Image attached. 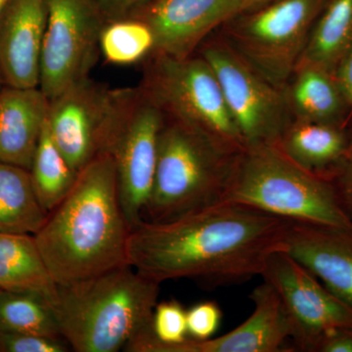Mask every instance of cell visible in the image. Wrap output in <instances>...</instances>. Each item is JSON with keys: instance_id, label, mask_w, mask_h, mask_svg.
Instances as JSON below:
<instances>
[{"instance_id": "2e32d148", "label": "cell", "mask_w": 352, "mask_h": 352, "mask_svg": "<svg viewBox=\"0 0 352 352\" xmlns=\"http://www.w3.org/2000/svg\"><path fill=\"white\" fill-rule=\"evenodd\" d=\"M285 251L352 307V230L292 222Z\"/></svg>"}, {"instance_id": "f1b7e54d", "label": "cell", "mask_w": 352, "mask_h": 352, "mask_svg": "<svg viewBox=\"0 0 352 352\" xmlns=\"http://www.w3.org/2000/svg\"><path fill=\"white\" fill-rule=\"evenodd\" d=\"M106 23L129 18L151 0H91Z\"/></svg>"}, {"instance_id": "7c38bea8", "label": "cell", "mask_w": 352, "mask_h": 352, "mask_svg": "<svg viewBox=\"0 0 352 352\" xmlns=\"http://www.w3.org/2000/svg\"><path fill=\"white\" fill-rule=\"evenodd\" d=\"M124 94L88 78L50 101L48 129L76 173L107 151Z\"/></svg>"}, {"instance_id": "5bb4252c", "label": "cell", "mask_w": 352, "mask_h": 352, "mask_svg": "<svg viewBox=\"0 0 352 352\" xmlns=\"http://www.w3.org/2000/svg\"><path fill=\"white\" fill-rule=\"evenodd\" d=\"M50 0H11L0 19V72L6 85L39 87Z\"/></svg>"}, {"instance_id": "30bf717a", "label": "cell", "mask_w": 352, "mask_h": 352, "mask_svg": "<svg viewBox=\"0 0 352 352\" xmlns=\"http://www.w3.org/2000/svg\"><path fill=\"white\" fill-rule=\"evenodd\" d=\"M105 24L91 0H50L39 80L48 100L89 78Z\"/></svg>"}, {"instance_id": "83f0119b", "label": "cell", "mask_w": 352, "mask_h": 352, "mask_svg": "<svg viewBox=\"0 0 352 352\" xmlns=\"http://www.w3.org/2000/svg\"><path fill=\"white\" fill-rule=\"evenodd\" d=\"M328 180L332 184L340 207L352 221V120L346 154Z\"/></svg>"}, {"instance_id": "ac0fdd59", "label": "cell", "mask_w": 352, "mask_h": 352, "mask_svg": "<svg viewBox=\"0 0 352 352\" xmlns=\"http://www.w3.org/2000/svg\"><path fill=\"white\" fill-rule=\"evenodd\" d=\"M285 97L293 119L346 126L352 110L332 72L298 65L284 87Z\"/></svg>"}, {"instance_id": "9c48e42d", "label": "cell", "mask_w": 352, "mask_h": 352, "mask_svg": "<svg viewBox=\"0 0 352 352\" xmlns=\"http://www.w3.org/2000/svg\"><path fill=\"white\" fill-rule=\"evenodd\" d=\"M164 111L139 85L124 88L107 151L117 173L120 204L131 229L143 221L156 173Z\"/></svg>"}, {"instance_id": "277c9868", "label": "cell", "mask_w": 352, "mask_h": 352, "mask_svg": "<svg viewBox=\"0 0 352 352\" xmlns=\"http://www.w3.org/2000/svg\"><path fill=\"white\" fill-rule=\"evenodd\" d=\"M242 151L166 116L143 220L168 221L221 203Z\"/></svg>"}, {"instance_id": "8992f818", "label": "cell", "mask_w": 352, "mask_h": 352, "mask_svg": "<svg viewBox=\"0 0 352 352\" xmlns=\"http://www.w3.org/2000/svg\"><path fill=\"white\" fill-rule=\"evenodd\" d=\"M146 60L140 87L166 116L236 151L245 149L219 80L201 55L178 59L151 53Z\"/></svg>"}, {"instance_id": "8fae6325", "label": "cell", "mask_w": 352, "mask_h": 352, "mask_svg": "<svg viewBox=\"0 0 352 352\" xmlns=\"http://www.w3.org/2000/svg\"><path fill=\"white\" fill-rule=\"evenodd\" d=\"M261 276L281 298L295 351L316 352L329 333L338 329L352 330L351 305L285 250L271 254Z\"/></svg>"}, {"instance_id": "ba28073f", "label": "cell", "mask_w": 352, "mask_h": 352, "mask_svg": "<svg viewBox=\"0 0 352 352\" xmlns=\"http://www.w3.org/2000/svg\"><path fill=\"white\" fill-rule=\"evenodd\" d=\"M196 53L214 71L245 146L276 144L292 120L284 88L258 73L217 32Z\"/></svg>"}, {"instance_id": "9a60e30c", "label": "cell", "mask_w": 352, "mask_h": 352, "mask_svg": "<svg viewBox=\"0 0 352 352\" xmlns=\"http://www.w3.org/2000/svg\"><path fill=\"white\" fill-rule=\"evenodd\" d=\"M251 316L231 332L214 339H187L164 352H281L291 339V327L281 298L263 281L252 291Z\"/></svg>"}, {"instance_id": "e575fe53", "label": "cell", "mask_w": 352, "mask_h": 352, "mask_svg": "<svg viewBox=\"0 0 352 352\" xmlns=\"http://www.w3.org/2000/svg\"><path fill=\"white\" fill-rule=\"evenodd\" d=\"M0 293H1V289H0Z\"/></svg>"}, {"instance_id": "44dd1931", "label": "cell", "mask_w": 352, "mask_h": 352, "mask_svg": "<svg viewBox=\"0 0 352 352\" xmlns=\"http://www.w3.org/2000/svg\"><path fill=\"white\" fill-rule=\"evenodd\" d=\"M351 46L352 0H325L298 65H312L335 73Z\"/></svg>"}, {"instance_id": "484cf974", "label": "cell", "mask_w": 352, "mask_h": 352, "mask_svg": "<svg viewBox=\"0 0 352 352\" xmlns=\"http://www.w3.org/2000/svg\"><path fill=\"white\" fill-rule=\"evenodd\" d=\"M68 342L59 338L0 332V352H67Z\"/></svg>"}, {"instance_id": "3957f363", "label": "cell", "mask_w": 352, "mask_h": 352, "mask_svg": "<svg viewBox=\"0 0 352 352\" xmlns=\"http://www.w3.org/2000/svg\"><path fill=\"white\" fill-rule=\"evenodd\" d=\"M160 283L129 264L58 286L53 307L62 337L76 352H118L152 327Z\"/></svg>"}, {"instance_id": "4316f807", "label": "cell", "mask_w": 352, "mask_h": 352, "mask_svg": "<svg viewBox=\"0 0 352 352\" xmlns=\"http://www.w3.org/2000/svg\"><path fill=\"white\" fill-rule=\"evenodd\" d=\"M222 312L214 302H201L187 310V329L190 339H210L219 330Z\"/></svg>"}, {"instance_id": "4dcf8cb0", "label": "cell", "mask_w": 352, "mask_h": 352, "mask_svg": "<svg viewBox=\"0 0 352 352\" xmlns=\"http://www.w3.org/2000/svg\"><path fill=\"white\" fill-rule=\"evenodd\" d=\"M333 75L352 110V46L340 60Z\"/></svg>"}, {"instance_id": "4fadbf2b", "label": "cell", "mask_w": 352, "mask_h": 352, "mask_svg": "<svg viewBox=\"0 0 352 352\" xmlns=\"http://www.w3.org/2000/svg\"><path fill=\"white\" fill-rule=\"evenodd\" d=\"M241 11V0H151L129 18L151 29L152 53L182 59Z\"/></svg>"}, {"instance_id": "ffe728a7", "label": "cell", "mask_w": 352, "mask_h": 352, "mask_svg": "<svg viewBox=\"0 0 352 352\" xmlns=\"http://www.w3.org/2000/svg\"><path fill=\"white\" fill-rule=\"evenodd\" d=\"M0 289L38 294L54 305L58 284L34 235L0 232Z\"/></svg>"}, {"instance_id": "d4e9b609", "label": "cell", "mask_w": 352, "mask_h": 352, "mask_svg": "<svg viewBox=\"0 0 352 352\" xmlns=\"http://www.w3.org/2000/svg\"><path fill=\"white\" fill-rule=\"evenodd\" d=\"M99 46L108 63L126 66L138 63L151 54L155 47L154 34L143 21L124 18L106 23Z\"/></svg>"}, {"instance_id": "e0dca14e", "label": "cell", "mask_w": 352, "mask_h": 352, "mask_svg": "<svg viewBox=\"0 0 352 352\" xmlns=\"http://www.w3.org/2000/svg\"><path fill=\"white\" fill-rule=\"evenodd\" d=\"M50 100L39 87L0 90V162L30 170L47 120Z\"/></svg>"}, {"instance_id": "d6a6232c", "label": "cell", "mask_w": 352, "mask_h": 352, "mask_svg": "<svg viewBox=\"0 0 352 352\" xmlns=\"http://www.w3.org/2000/svg\"><path fill=\"white\" fill-rule=\"evenodd\" d=\"M10 1L11 0H0V19H1L2 15H3L4 11L6 10Z\"/></svg>"}, {"instance_id": "d6986e66", "label": "cell", "mask_w": 352, "mask_h": 352, "mask_svg": "<svg viewBox=\"0 0 352 352\" xmlns=\"http://www.w3.org/2000/svg\"><path fill=\"white\" fill-rule=\"evenodd\" d=\"M351 138L346 126L293 119L276 147L303 170L329 179L346 154Z\"/></svg>"}, {"instance_id": "f546056e", "label": "cell", "mask_w": 352, "mask_h": 352, "mask_svg": "<svg viewBox=\"0 0 352 352\" xmlns=\"http://www.w3.org/2000/svg\"><path fill=\"white\" fill-rule=\"evenodd\" d=\"M316 352H352V330L338 329L326 335Z\"/></svg>"}, {"instance_id": "1f68e13d", "label": "cell", "mask_w": 352, "mask_h": 352, "mask_svg": "<svg viewBox=\"0 0 352 352\" xmlns=\"http://www.w3.org/2000/svg\"><path fill=\"white\" fill-rule=\"evenodd\" d=\"M241 1H242V11H247L268 3L272 0H241Z\"/></svg>"}, {"instance_id": "6da1fadb", "label": "cell", "mask_w": 352, "mask_h": 352, "mask_svg": "<svg viewBox=\"0 0 352 352\" xmlns=\"http://www.w3.org/2000/svg\"><path fill=\"white\" fill-rule=\"evenodd\" d=\"M291 220L240 204L217 205L163 222L143 220L127 241V264L163 283L191 279L215 288L261 276L285 250Z\"/></svg>"}, {"instance_id": "7a4b0ae2", "label": "cell", "mask_w": 352, "mask_h": 352, "mask_svg": "<svg viewBox=\"0 0 352 352\" xmlns=\"http://www.w3.org/2000/svg\"><path fill=\"white\" fill-rule=\"evenodd\" d=\"M131 231L115 164L103 153L78 173L34 236L53 279L66 286L127 264Z\"/></svg>"}, {"instance_id": "836d02e7", "label": "cell", "mask_w": 352, "mask_h": 352, "mask_svg": "<svg viewBox=\"0 0 352 352\" xmlns=\"http://www.w3.org/2000/svg\"><path fill=\"white\" fill-rule=\"evenodd\" d=\"M4 85H6V82H4L3 76H2L1 72H0V90Z\"/></svg>"}, {"instance_id": "cb8c5ba5", "label": "cell", "mask_w": 352, "mask_h": 352, "mask_svg": "<svg viewBox=\"0 0 352 352\" xmlns=\"http://www.w3.org/2000/svg\"><path fill=\"white\" fill-rule=\"evenodd\" d=\"M0 332L64 339L52 302L29 292L1 291Z\"/></svg>"}, {"instance_id": "5b68a950", "label": "cell", "mask_w": 352, "mask_h": 352, "mask_svg": "<svg viewBox=\"0 0 352 352\" xmlns=\"http://www.w3.org/2000/svg\"><path fill=\"white\" fill-rule=\"evenodd\" d=\"M222 201L293 222L352 230L331 182L303 170L275 145L245 146L234 164Z\"/></svg>"}, {"instance_id": "603a6c76", "label": "cell", "mask_w": 352, "mask_h": 352, "mask_svg": "<svg viewBox=\"0 0 352 352\" xmlns=\"http://www.w3.org/2000/svg\"><path fill=\"white\" fill-rule=\"evenodd\" d=\"M30 173L38 200L47 214L68 195L75 184L78 173L55 144L48 129L47 120L34 152Z\"/></svg>"}, {"instance_id": "52a82bcc", "label": "cell", "mask_w": 352, "mask_h": 352, "mask_svg": "<svg viewBox=\"0 0 352 352\" xmlns=\"http://www.w3.org/2000/svg\"><path fill=\"white\" fill-rule=\"evenodd\" d=\"M325 0H272L242 11L217 32L277 87L295 71Z\"/></svg>"}, {"instance_id": "7402d4cb", "label": "cell", "mask_w": 352, "mask_h": 352, "mask_svg": "<svg viewBox=\"0 0 352 352\" xmlns=\"http://www.w3.org/2000/svg\"><path fill=\"white\" fill-rule=\"evenodd\" d=\"M47 214L30 170L0 162V232L34 235Z\"/></svg>"}]
</instances>
